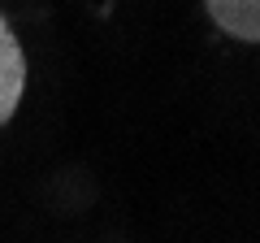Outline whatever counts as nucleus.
<instances>
[{"mask_svg": "<svg viewBox=\"0 0 260 243\" xmlns=\"http://www.w3.org/2000/svg\"><path fill=\"white\" fill-rule=\"evenodd\" d=\"M22 92H26V56H22V44L13 35V26L0 13V126L18 113Z\"/></svg>", "mask_w": 260, "mask_h": 243, "instance_id": "obj_1", "label": "nucleus"}, {"mask_svg": "<svg viewBox=\"0 0 260 243\" xmlns=\"http://www.w3.org/2000/svg\"><path fill=\"white\" fill-rule=\"evenodd\" d=\"M217 31L243 44H260V0H204Z\"/></svg>", "mask_w": 260, "mask_h": 243, "instance_id": "obj_2", "label": "nucleus"}]
</instances>
